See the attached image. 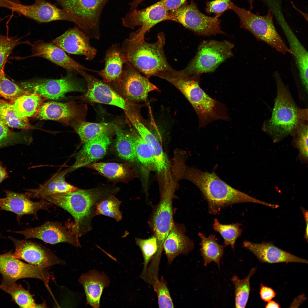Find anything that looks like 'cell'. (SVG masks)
Wrapping results in <instances>:
<instances>
[{
    "label": "cell",
    "mask_w": 308,
    "mask_h": 308,
    "mask_svg": "<svg viewBox=\"0 0 308 308\" xmlns=\"http://www.w3.org/2000/svg\"><path fill=\"white\" fill-rule=\"evenodd\" d=\"M183 173L184 177L193 183L201 191L207 203L208 212L211 214H218L221 209L235 204L252 202L269 205L233 188L214 173L187 167Z\"/></svg>",
    "instance_id": "6da1fadb"
},
{
    "label": "cell",
    "mask_w": 308,
    "mask_h": 308,
    "mask_svg": "<svg viewBox=\"0 0 308 308\" xmlns=\"http://www.w3.org/2000/svg\"><path fill=\"white\" fill-rule=\"evenodd\" d=\"M107 196L98 189H80L69 193L50 195L42 199L63 208L72 216L74 221L67 224L69 225L66 227L78 238L91 230V220L95 215L97 204Z\"/></svg>",
    "instance_id": "7a4b0ae2"
},
{
    "label": "cell",
    "mask_w": 308,
    "mask_h": 308,
    "mask_svg": "<svg viewBox=\"0 0 308 308\" xmlns=\"http://www.w3.org/2000/svg\"><path fill=\"white\" fill-rule=\"evenodd\" d=\"M277 90L272 116L264 123L263 129L274 141L293 135L299 124L307 121V109H301L295 103L277 72L274 73Z\"/></svg>",
    "instance_id": "3957f363"
},
{
    "label": "cell",
    "mask_w": 308,
    "mask_h": 308,
    "mask_svg": "<svg viewBox=\"0 0 308 308\" xmlns=\"http://www.w3.org/2000/svg\"><path fill=\"white\" fill-rule=\"evenodd\" d=\"M157 37V41L152 43L129 37L121 46L128 62L148 78L160 72L175 70L168 62L165 54V34L160 33Z\"/></svg>",
    "instance_id": "277c9868"
},
{
    "label": "cell",
    "mask_w": 308,
    "mask_h": 308,
    "mask_svg": "<svg viewBox=\"0 0 308 308\" xmlns=\"http://www.w3.org/2000/svg\"><path fill=\"white\" fill-rule=\"evenodd\" d=\"M237 15L240 27L250 32L258 41L263 42L283 55L293 54L277 32L273 20V13L269 10L265 15L255 14L233 3L231 9Z\"/></svg>",
    "instance_id": "5b68a950"
},
{
    "label": "cell",
    "mask_w": 308,
    "mask_h": 308,
    "mask_svg": "<svg viewBox=\"0 0 308 308\" xmlns=\"http://www.w3.org/2000/svg\"><path fill=\"white\" fill-rule=\"evenodd\" d=\"M234 46L227 40L204 41L199 45L195 56L185 68L180 71L188 75L213 72L232 55Z\"/></svg>",
    "instance_id": "8992f818"
},
{
    "label": "cell",
    "mask_w": 308,
    "mask_h": 308,
    "mask_svg": "<svg viewBox=\"0 0 308 308\" xmlns=\"http://www.w3.org/2000/svg\"><path fill=\"white\" fill-rule=\"evenodd\" d=\"M167 20L179 23L199 36L225 34L221 29L220 20L215 16H208L201 13L194 0L169 11Z\"/></svg>",
    "instance_id": "52a82bcc"
},
{
    "label": "cell",
    "mask_w": 308,
    "mask_h": 308,
    "mask_svg": "<svg viewBox=\"0 0 308 308\" xmlns=\"http://www.w3.org/2000/svg\"><path fill=\"white\" fill-rule=\"evenodd\" d=\"M56 0L62 9L78 19L80 28L90 39L100 38L101 15L108 0Z\"/></svg>",
    "instance_id": "ba28073f"
},
{
    "label": "cell",
    "mask_w": 308,
    "mask_h": 308,
    "mask_svg": "<svg viewBox=\"0 0 308 308\" xmlns=\"http://www.w3.org/2000/svg\"><path fill=\"white\" fill-rule=\"evenodd\" d=\"M77 72L82 76L87 82L86 91L80 98L82 100L90 103L112 105L121 108L125 112L139 114L135 104L124 98L104 80L98 79L84 70Z\"/></svg>",
    "instance_id": "9c48e42d"
},
{
    "label": "cell",
    "mask_w": 308,
    "mask_h": 308,
    "mask_svg": "<svg viewBox=\"0 0 308 308\" xmlns=\"http://www.w3.org/2000/svg\"><path fill=\"white\" fill-rule=\"evenodd\" d=\"M20 86L29 93L37 94L53 100L64 98L69 92H84L86 91L82 82L71 74L59 79L31 80L21 83Z\"/></svg>",
    "instance_id": "30bf717a"
},
{
    "label": "cell",
    "mask_w": 308,
    "mask_h": 308,
    "mask_svg": "<svg viewBox=\"0 0 308 308\" xmlns=\"http://www.w3.org/2000/svg\"><path fill=\"white\" fill-rule=\"evenodd\" d=\"M110 85L114 87L120 94L131 102L146 101L149 92L155 90L160 91L150 82L148 78L142 75L128 62L123 66L119 81Z\"/></svg>",
    "instance_id": "8fae6325"
},
{
    "label": "cell",
    "mask_w": 308,
    "mask_h": 308,
    "mask_svg": "<svg viewBox=\"0 0 308 308\" xmlns=\"http://www.w3.org/2000/svg\"><path fill=\"white\" fill-rule=\"evenodd\" d=\"M169 11L160 1L144 9L134 10L122 19L123 26L134 29L141 27L130 35L129 38L137 41L144 40L145 34L157 24L167 21Z\"/></svg>",
    "instance_id": "7c38bea8"
},
{
    "label": "cell",
    "mask_w": 308,
    "mask_h": 308,
    "mask_svg": "<svg viewBox=\"0 0 308 308\" xmlns=\"http://www.w3.org/2000/svg\"><path fill=\"white\" fill-rule=\"evenodd\" d=\"M174 190V187L171 184L165 187L153 216L152 227L157 240L156 254L158 255H161L164 240L174 225L172 201Z\"/></svg>",
    "instance_id": "4fadbf2b"
},
{
    "label": "cell",
    "mask_w": 308,
    "mask_h": 308,
    "mask_svg": "<svg viewBox=\"0 0 308 308\" xmlns=\"http://www.w3.org/2000/svg\"><path fill=\"white\" fill-rule=\"evenodd\" d=\"M34 3L27 5L16 0L11 10L39 23L63 20L73 22L78 27L79 21L65 10L58 8L46 0H34Z\"/></svg>",
    "instance_id": "5bb4252c"
},
{
    "label": "cell",
    "mask_w": 308,
    "mask_h": 308,
    "mask_svg": "<svg viewBox=\"0 0 308 308\" xmlns=\"http://www.w3.org/2000/svg\"><path fill=\"white\" fill-rule=\"evenodd\" d=\"M11 251L0 255V273L3 279L16 281L23 278H33L48 283L52 276L45 268L27 264L12 256Z\"/></svg>",
    "instance_id": "9a60e30c"
},
{
    "label": "cell",
    "mask_w": 308,
    "mask_h": 308,
    "mask_svg": "<svg viewBox=\"0 0 308 308\" xmlns=\"http://www.w3.org/2000/svg\"><path fill=\"white\" fill-rule=\"evenodd\" d=\"M9 238L15 247L12 254L14 258L44 268L64 263L50 250L40 244L28 240L17 239L11 236Z\"/></svg>",
    "instance_id": "2e32d148"
},
{
    "label": "cell",
    "mask_w": 308,
    "mask_h": 308,
    "mask_svg": "<svg viewBox=\"0 0 308 308\" xmlns=\"http://www.w3.org/2000/svg\"><path fill=\"white\" fill-rule=\"evenodd\" d=\"M85 107L73 100L66 102L50 101L44 102L35 117L41 120L56 121L68 125L72 121H84Z\"/></svg>",
    "instance_id": "e0dca14e"
},
{
    "label": "cell",
    "mask_w": 308,
    "mask_h": 308,
    "mask_svg": "<svg viewBox=\"0 0 308 308\" xmlns=\"http://www.w3.org/2000/svg\"><path fill=\"white\" fill-rule=\"evenodd\" d=\"M14 232L23 235L26 239H38L52 244L66 243L76 247H81L78 238L72 234L66 226L58 222H47L39 226Z\"/></svg>",
    "instance_id": "ac0fdd59"
},
{
    "label": "cell",
    "mask_w": 308,
    "mask_h": 308,
    "mask_svg": "<svg viewBox=\"0 0 308 308\" xmlns=\"http://www.w3.org/2000/svg\"><path fill=\"white\" fill-rule=\"evenodd\" d=\"M6 197L0 198V210L9 211L17 214L19 222L21 217L25 215H32L38 219L37 213L40 210L49 211L51 203L46 200L41 199L39 201L34 202L25 193H15L5 190Z\"/></svg>",
    "instance_id": "d6986e66"
},
{
    "label": "cell",
    "mask_w": 308,
    "mask_h": 308,
    "mask_svg": "<svg viewBox=\"0 0 308 308\" xmlns=\"http://www.w3.org/2000/svg\"><path fill=\"white\" fill-rule=\"evenodd\" d=\"M90 38L78 27L70 29L52 40V42L65 52L83 55L91 60L96 57L97 50L92 46Z\"/></svg>",
    "instance_id": "ffe728a7"
},
{
    "label": "cell",
    "mask_w": 308,
    "mask_h": 308,
    "mask_svg": "<svg viewBox=\"0 0 308 308\" xmlns=\"http://www.w3.org/2000/svg\"><path fill=\"white\" fill-rule=\"evenodd\" d=\"M31 45L32 56L44 58L62 67L68 72H77L81 70L96 72V71L87 68L78 63L52 42H46L42 40H38Z\"/></svg>",
    "instance_id": "44dd1931"
},
{
    "label": "cell",
    "mask_w": 308,
    "mask_h": 308,
    "mask_svg": "<svg viewBox=\"0 0 308 308\" xmlns=\"http://www.w3.org/2000/svg\"><path fill=\"white\" fill-rule=\"evenodd\" d=\"M243 246L263 262L308 263L307 260L283 250L271 243H255L246 240L243 242Z\"/></svg>",
    "instance_id": "7402d4cb"
},
{
    "label": "cell",
    "mask_w": 308,
    "mask_h": 308,
    "mask_svg": "<svg viewBox=\"0 0 308 308\" xmlns=\"http://www.w3.org/2000/svg\"><path fill=\"white\" fill-rule=\"evenodd\" d=\"M78 281L84 288L87 304L99 308L103 290L110 283L109 277L103 272L93 270L82 274Z\"/></svg>",
    "instance_id": "603a6c76"
},
{
    "label": "cell",
    "mask_w": 308,
    "mask_h": 308,
    "mask_svg": "<svg viewBox=\"0 0 308 308\" xmlns=\"http://www.w3.org/2000/svg\"><path fill=\"white\" fill-rule=\"evenodd\" d=\"M104 60V68L97 73L110 85L117 82L121 76L124 64L128 62L119 44H115L107 49Z\"/></svg>",
    "instance_id": "cb8c5ba5"
},
{
    "label": "cell",
    "mask_w": 308,
    "mask_h": 308,
    "mask_svg": "<svg viewBox=\"0 0 308 308\" xmlns=\"http://www.w3.org/2000/svg\"><path fill=\"white\" fill-rule=\"evenodd\" d=\"M128 119L146 143L153 157L155 166L159 173L167 170V160L161 145L154 135L142 123V119L134 115L126 112Z\"/></svg>",
    "instance_id": "d4e9b609"
},
{
    "label": "cell",
    "mask_w": 308,
    "mask_h": 308,
    "mask_svg": "<svg viewBox=\"0 0 308 308\" xmlns=\"http://www.w3.org/2000/svg\"><path fill=\"white\" fill-rule=\"evenodd\" d=\"M110 143L108 135H106L84 143L82 148L76 154L75 161L72 166L74 171L103 158Z\"/></svg>",
    "instance_id": "484cf974"
},
{
    "label": "cell",
    "mask_w": 308,
    "mask_h": 308,
    "mask_svg": "<svg viewBox=\"0 0 308 308\" xmlns=\"http://www.w3.org/2000/svg\"><path fill=\"white\" fill-rule=\"evenodd\" d=\"M281 25L290 46L299 71L301 84L305 90L308 89V52L295 35L286 23Z\"/></svg>",
    "instance_id": "4316f807"
},
{
    "label": "cell",
    "mask_w": 308,
    "mask_h": 308,
    "mask_svg": "<svg viewBox=\"0 0 308 308\" xmlns=\"http://www.w3.org/2000/svg\"><path fill=\"white\" fill-rule=\"evenodd\" d=\"M194 246L193 242L178 230L174 225L163 244L168 264H171L179 254L187 255L193 250Z\"/></svg>",
    "instance_id": "83f0119b"
},
{
    "label": "cell",
    "mask_w": 308,
    "mask_h": 308,
    "mask_svg": "<svg viewBox=\"0 0 308 308\" xmlns=\"http://www.w3.org/2000/svg\"><path fill=\"white\" fill-rule=\"evenodd\" d=\"M79 135L82 143L103 135H108L115 132L119 127L117 123L113 122L96 123L72 121L70 123Z\"/></svg>",
    "instance_id": "f1b7e54d"
},
{
    "label": "cell",
    "mask_w": 308,
    "mask_h": 308,
    "mask_svg": "<svg viewBox=\"0 0 308 308\" xmlns=\"http://www.w3.org/2000/svg\"><path fill=\"white\" fill-rule=\"evenodd\" d=\"M0 289L9 294L20 307H46L44 303L37 304L30 292L21 285L15 283V281L3 279Z\"/></svg>",
    "instance_id": "f546056e"
},
{
    "label": "cell",
    "mask_w": 308,
    "mask_h": 308,
    "mask_svg": "<svg viewBox=\"0 0 308 308\" xmlns=\"http://www.w3.org/2000/svg\"><path fill=\"white\" fill-rule=\"evenodd\" d=\"M47 100L40 95L30 94L20 96L11 103L18 116L22 117H34Z\"/></svg>",
    "instance_id": "4dcf8cb0"
},
{
    "label": "cell",
    "mask_w": 308,
    "mask_h": 308,
    "mask_svg": "<svg viewBox=\"0 0 308 308\" xmlns=\"http://www.w3.org/2000/svg\"><path fill=\"white\" fill-rule=\"evenodd\" d=\"M198 236L201 240L200 251L204 260V265L206 266L214 262L220 269V259L224 252V246L218 243L214 234H210L207 237L204 234L199 233Z\"/></svg>",
    "instance_id": "1f68e13d"
},
{
    "label": "cell",
    "mask_w": 308,
    "mask_h": 308,
    "mask_svg": "<svg viewBox=\"0 0 308 308\" xmlns=\"http://www.w3.org/2000/svg\"><path fill=\"white\" fill-rule=\"evenodd\" d=\"M115 132L116 136V147L119 156L131 162L137 160L132 133L126 132L119 127L116 129Z\"/></svg>",
    "instance_id": "d6a6232c"
},
{
    "label": "cell",
    "mask_w": 308,
    "mask_h": 308,
    "mask_svg": "<svg viewBox=\"0 0 308 308\" xmlns=\"http://www.w3.org/2000/svg\"><path fill=\"white\" fill-rule=\"evenodd\" d=\"M0 121L11 127L23 129L37 128L30 124L27 117L18 116L11 103L4 100L0 108Z\"/></svg>",
    "instance_id": "836d02e7"
},
{
    "label": "cell",
    "mask_w": 308,
    "mask_h": 308,
    "mask_svg": "<svg viewBox=\"0 0 308 308\" xmlns=\"http://www.w3.org/2000/svg\"><path fill=\"white\" fill-rule=\"evenodd\" d=\"M256 269L255 267L252 268L248 275L243 279H239L236 275L232 277L231 280L234 286L236 308H243L246 306L250 290V279Z\"/></svg>",
    "instance_id": "e575fe53"
},
{
    "label": "cell",
    "mask_w": 308,
    "mask_h": 308,
    "mask_svg": "<svg viewBox=\"0 0 308 308\" xmlns=\"http://www.w3.org/2000/svg\"><path fill=\"white\" fill-rule=\"evenodd\" d=\"M128 165L115 163H89L84 167L98 171L110 179H119L125 177L128 174Z\"/></svg>",
    "instance_id": "d590c367"
},
{
    "label": "cell",
    "mask_w": 308,
    "mask_h": 308,
    "mask_svg": "<svg viewBox=\"0 0 308 308\" xmlns=\"http://www.w3.org/2000/svg\"><path fill=\"white\" fill-rule=\"evenodd\" d=\"M72 166L54 174L44 184L38 188L27 189L25 193L30 198L42 199L44 197L56 194V187L57 181L69 172L73 171Z\"/></svg>",
    "instance_id": "8d00e7d4"
},
{
    "label": "cell",
    "mask_w": 308,
    "mask_h": 308,
    "mask_svg": "<svg viewBox=\"0 0 308 308\" xmlns=\"http://www.w3.org/2000/svg\"><path fill=\"white\" fill-rule=\"evenodd\" d=\"M240 226V224L238 222L228 224H222L217 219L215 218L213 228L215 231L221 235L224 239V244L230 246L234 251L236 240L241 236L243 231Z\"/></svg>",
    "instance_id": "74e56055"
},
{
    "label": "cell",
    "mask_w": 308,
    "mask_h": 308,
    "mask_svg": "<svg viewBox=\"0 0 308 308\" xmlns=\"http://www.w3.org/2000/svg\"><path fill=\"white\" fill-rule=\"evenodd\" d=\"M121 201L113 195L104 198L97 204L95 215H102L111 217L117 221L121 220L122 218L119 210Z\"/></svg>",
    "instance_id": "f35d334b"
},
{
    "label": "cell",
    "mask_w": 308,
    "mask_h": 308,
    "mask_svg": "<svg viewBox=\"0 0 308 308\" xmlns=\"http://www.w3.org/2000/svg\"><path fill=\"white\" fill-rule=\"evenodd\" d=\"M306 121L301 122L293 134L292 143L299 151L298 158L305 163L308 161V124Z\"/></svg>",
    "instance_id": "ab89813d"
},
{
    "label": "cell",
    "mask_w": 308,
    "mask_h": 308,
    "mask_svg": "<svg viewBox=\"0 0 308 308\" xmlns=\"http://www.w3.org/2000/svg\"><path fill=\"white\" fill-rule=\"evenodd\" d=\"M4 68L0 70V97L11 103L22 96L30 93L11 81L6 76Z\"/></svg>",
    "instance_id": "60d3db41"
},
{
    "label": "cell",
    "mask_w": 308,
    "mask_h": 308,
    "mask_svg": "<svg viewBox=\"0 0 308 308\" xmlns=\"http://www.w3.org/2000/svg\"><path fill=\"white\" fill-rule=\"evenodd\" d=\"M30 139L26 135L12 132L8 126L0 121V148L21 144H29Z\"/></svg>",
    "instance_id": "b9f144b4"
},
{
    "label": "cell",
    "mask_w": 308,
    "mask_h": 308,
    "mask_svg": "<svg viewBox=\"0 0 308 308\" xmlns=\"http://www.w3.org/2000/svg\"><path fill=\"white\" fill-rule=\"evenodd\" d=\"M136 244L140 248L142 253L144 260V266L141 276L145 274L149 263L155 255L158 249L156 238L154 236L147 239L135 238Z\"/></svg>",
    "instance_id": "7bdbcfd3"
},
{
    "label": "cell",
    "mask_w": 308,
    "mask_h": 308,
    "mask_svg": "<svg viewBox=\"0 0 308 308\" xmlns=\"http://www.w3.org/2000/svg\"><path fill=\"white\" fill-rule=\"evenodd\" d=\"M1 20L0 19V23ZM20 40V38L16 37H9L0 34V70L4 68L7 58L17 46L23 43L31 44L28 41L23 42Z\"/></svg>",
    "instance_id": "ee69618b"
},
{
    "label": "cell",
    "mask_w": 308,
    "mask_h": 308,
    "mask_svg": "<svg viewBox=\"0 0 308 308\" xmlns=\"http://www.w3.org/2000/svg\"><path fill=\"white\" fill-rule=\"evenodd\" d=\"M153 285L155 291L157 294L158 306L159 308H174L166 281L163 277L160 280L155 278Z\"/></svg>",
    "instance_id": "f6af8a7d"
},
{
    "label": "cell",
    "mask_w": 308,
    "mask_h": 308,
    "mask_svg": "<svg viewBox=\"0 0 308 308\" xmlns=\"http://www.w3.org/2000/svg\"><path fill=\"white\" fill-rule=\"evenodd\" d=\"M132 133L134 139L137 159L145 166L153 165L155 166L153 157L146 143L137 132Z\"/></svg>",
    "instance_id": "bcb514c9"
},
{
    "label": "cell",
    "mask_w": 308,
    "mask_h": 308,
    "mask_svg": "<svg viewBox=\"0 0 308 308\" xmlns=\"http://www.w3.org/2000/svg\"><path fill=\"white\" fill-rule=\"evenodd\" d=\"M233 3L231 0H215L207 1L205 11L208 14H213L218 18L225 11L231 10Z\"/></svg>",
    "instance_id": "7dc6e473"
},
{
    "label": "cell",
    "mask_w": 308,
    "mask_h": 308,
    "mask_svg": "<svg viewBox=\"0 0 308 308\" xmlns=\"http://www.w3.org/2000/svg\"><path fill=\"white\" fill-rule=\"evenodd\" d=\"M65 177L61 178L57 181L56 187V194L69 193L80 189L66 181Z\"/></svg>",
    "instance_id": "c3c4849f"
},
{
    "label": "cell",
    "mask_w": 308,
    "mask_h": 308,
    "mask_svg": "<svg viewBox=\"0 0 308 308\" xmlns=\"http://www.w3.org/2000/svg\"><path fill=\"white\" fill-rule=\"evenodd\" d=\"M260 294L261 299L268 302L271 300L276 295L275 292L272 288L260 284Z\"/></svg>",
    "instance_id": "681fc988"
},
{
    "label": "cell",
    "mask_w": 308,
    "mask_h": 308,
    "mask_svg": "<svg viewBox=\"0 0 308 308\" xmlns=\"http://www.w3.org/2000/svg\"><path fill=\"white\" fill-rule=\"evenodd\" d=\"M186 0H161L160 1L169 11L179 7Z\"/></svg>",
    "instance_id": "f907efd6"
},
{
    "label": "cell",
    "mask_w": 308,
    "mask_h": 308,
    "mask_svg": "<svg viewBox=\"0 0 308 308\" xmlns=\"http://www.w3.org/2000/svg\"><path fill=\"white\" fill-rule=\"evenodd\" d=\"M15 0H0V7L11 10Z\"/></svg>",
    "instance_id": "816d5d0a"
},
{
    "label": "cell",
    "mask_w": 308,
    "mask_h": 308,
    "mask_svg": "<svg viewBox=\"0 0 308 308\" xmlns=\"http://www.w3.org/2000/svg\"><path fill=\"white\" fill-rule=\"evenodd\" d=\"M8 177V174L6 169L0 162V183Z\"/></svg>",
    "instance_id": "f5cc1de1"
},
{
    "label": "cell",
    "mask_w": 308,
    "mask_h": 308,
    "mask_svg": "<svg viewBox=\"0 0 308 308\" xmlns=\"http://www.w3.org/2000/svg\"><path fill=\"white\" fill-rule=\"evenodd\" d=\"M302 210L306 222V229L304 237L307 240L308 239V212L303 208H302Z\"/></svg>",
    "instance_id": "db71d44e"
},
{
    "label": "cell",
    "mask_w": 308,
    "mask_h": 308,
    "mask_svg": "<svg viewBox=\"0 0 308 308\" xmlns=\"http://www.w3.org/2000/svg\"><path fill=\"white\" fill-rule=\"evenodd\" d=\"M267 302L265 307L266 308H278L281 307L278 303L274 301L271 300Z\"/></svg>",
    "instance_id": "11a10c76"
},
{
    "label": "cell",
    "mask_w": 308,
    "mask_h": 308,
    "mask_svg": "<svg viewBox=\"0 0 308 308\" xmlns=\"http://www.w3.org/2000/svg\"><path fill=\"white\" fill-rule=\"evenodd\" d=\"M248 1L250 5V9L252 10L253 8L254 0H248Z\"/></svg>",
    "instance_id": "9f6ffc18"
},
{
    "label": "cell",
    "mask_w": 308,
    "mask_h": 308,
    "mask_svg": "<svg viewBox=\"0 0 308 308\" xmlns=\"http://www.w3.org/2000/svg\"><path fill=\"white\" fill-rule=\"evenodd\" d=\"M4 100H0V108Z\"/></svg>",
    "instance_id": "6f0895ef"
},
{
    "label": "cell",
    "mask_w": 308,
    "mask_h": 308,
    "mask_svg": "<svg viewBox=\"0 0 308 308\" xmlns=\"http://www.w3.org/2000/svg\"><path fill=\"white\" fill-rule=\"evenodd\" d=\"M145 0H137V2L139 3H141L142 2L144 1Z\"/></svg>",
    "instance_id": "680465c9"
},
{
    "label": "cell",
    "mask_w": 308,
    "mask_h": 308,
    "mask_svg": "<svg viewBox=\"0 0 308 308\" xmlns=\"http://www.w3.org/2000/svg\"></svg>",
    "instance_id": "91938a15"
}]
</instances>
